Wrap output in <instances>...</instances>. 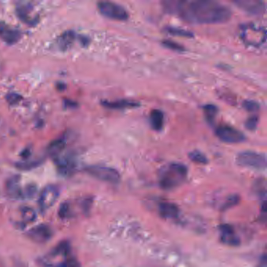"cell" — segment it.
Returning <instances> with one entry per match:
<instances>
[{
	"instance_id": "36",
	"label": "cell",
	"mask_w": 267,
	"mask_h": 267,
	"mask_svg": "<svg viewBox=\"0 0 267 267\" xmlns=\"http://www.w3.org/2000/svg\"><path fill=\"white\" fill-rule=\"evenodd\" d=\"M260 267H267V257L264 256V260H262L261 266Z\"/></svg>"
},
{
	"instance_id": "16",
	"label": "cell",
	"mask_w": 267,
	"mask_h": 267,
	"mask_svg": "<svg viewBox=\"0 0 267 267\" xmlns=\"http://www.w3.org/2000/svg\"><path fill=\"white\" fill-rule=\"evenodd\" d=\"M65 147H66V138L64 137H60L50 143L47 148V152L50 156L55 159L61 155Z\"/></svg>"
},
{
	"instance_id": "33",
	"label": "cell",
	"mask_w": 267,
	"mask_h": 267,
	"mask_svg": "<svg viewBox=\"0 0 267 267\" xmlns=\"http://www.w3.org/2000/svg\"><path fill=\"white\" fill-rule=\"evenodd\" d=\"M259 118L258 117L253 116L248 118L247 121L245 122V127L247 128L249 130H255L258 124Z\"/></svg>"
},
{
	"instance_id": "21",
	"label": "cell",
	"mask_w": 267,
	"mask_h": 267,
	"mask_svg": "<svg viewBox=\"0 0 267 267\" xmlns=\"http://www.w3.org/2000/svg\"><path fill=\"white\" fill-rule=\"evenodd\" d=\"M32 7L28 3L19 4L18 6H17V13L18 14V17L21 20H24V22L32 24V20L29 17V13Z\"/></svg>"
},
{
	"instance_id": "14",
	"label": "cell",
	"mask_w": 267,
	"mask_h": 267,
	"mask_svg": "<svg viewBox=\"0 0 267 267\" xmlns=\"http://www.w3.org/2000/svg\"><path fill=\"white\" fill-rule=\"evenodd\" d=\"M71 252H72V249H71L70 243L67 241H63L49 253L47 257L43 261H51L56 259L63 260L70 256Z\"/></svg>"
},
{
	"instance_id": "8",
	"label": "cell",
	"mask_w": 267,
	"mask_h": 267,
	"mask_svg": "<svg viewBox=\"0 0 267 267\" xmlns=\"http://www.w3.org/2000/svg\"><path fill=\"white\" fill-rule=\"evenodd\" d=\"M59 195L60 190L58 186L53 184L46 186L39 195V206L41 212H45L51 208L57 201Z\"/></svg>"
},
{
	"instance_id": "11",
	"label": "cell",
	"mask_w": 267,
	"mask_h": 267,
	"mask_svg": "<svg viewBox=\"0 0 267 267\" xmlns=\"http://www.w3.org/2000/svg\"><path fill=\"white\" fill-rule=\"evenodd\" d=\"M235 5L244 11L253 15H261L266 12L265 3L259 0H239L234 1Z\"/></svg>"
},
{
	"instance_id": "18",
	"label": "cell",
	"mask_w": 267,
	"mask_h": 267,
	"mask_svg": "<svg viewBox=\"0 0 267 267\" xmlns=\"http://www.w3.org/2000/svg\"><path fill=\"white\" fill-rule=\"evenodd\" d=\"M164 114L160 110L155 109L151 111L150 115V122H151V127L153 128L155 131L162 130L164 125Z\"/></svg>"
},
{
	"instance_id": "6",
	"label": "cell",
	"mask_w": 267,
	"mask_h": 267,
	"mask_svg": "<svg viewBox=\"0 0 267 267\" xmlns=\"http://www.w3.org/2000/svg\"><path fill=\"white\" fill-rule=\"evenodd\" d=\"M98 9L102 15L107 18L116 20H126L129 18L127 10L119 4L111 2H99Z\"/></svg>"
},
{
	"instance_id": "5",
	"label": "cell",
	"mask_w": 267,
	"mask_h": 267,
	"mask_svg": "<svg viewBox=\"0 0 267 267\" xmlns=\"http://www.w3.org/2000/svg\"><path fill=\"white\" fill-rule=\"evenodd\" d=\"M85 171L91 177L110 183H118L121 179L119 173L116 170L107 166H87Z\"/></svg>"
},
{
	"instance_id": "34",
	"label": "cell",
	"mask_w": 267,
	"mask_h": 267,
	"mask_svg": "<svg viewBox=\"0 0 267 267\" xmlns=\"http://www.w3.org/2000/svg\"><path fill=\"white\" fill-rule=\"evenodd\" d=\"M20 99H21V96L17 93H9L6 95L7 101L9 103H11V104H15V103H18Z\"/></svg>"
},
{
	"instance_id": "12",
	"label": "cell",
	"mask_w": 267,
	"mask_h": 267,
	"mask_svg": "<svg viewBox=\"0 0 267 267\" xmlns=\"http://www.w3.org/2000/svg\"><path fill=\"white\" fill-rule=\"evenodd\" d=\"M220 230V239L225 245L236 247L241 244V240L237 235L232 226L229 224H223L219 227Z\"/></svg>"
},
{
	"instance_id": "32",
	"label": "cell",
	"mask_w": 267,
	"mask_h": 267,
	"mask_svg": "<svg viewBox=\"0 0 267 267\" xmlns=\"http://www.w3.org/2000/svg\"><path fill=\"white\" fill-rule=\"evenodd\" d=\"M244 107H245L248 111L250 112H256L258 111L260 108V105L256 101L253 100H246L244 102Z\"/></svg>"
},
{
	"instance_id": "13",
	"label": "cell",
	"mask_w": 267,
	"mask_h": 267,
	"mask_svg": "<svg viewBox=\"0 0 267 267\" xmlns=\"http://www.w3.org/2000/svg\"><path fill=\"white\" fill-rule=\"evenodd\" d=\"M20 177L18 175L13 176L6 182V192L9 197L15 200L24 199V189L20 186Z\"/></svg>"
},
{
	"instance_id": "22",
	"label": "cell",
	"mask_w": 267,
	"mask_h": 267,
	"mask_svg": "<svg viewBox=\"0 0 267 267\" xmlns=\"http://www.w3.org/2000/svg\"><path fill=\"white\" fill-rule=\"evenodd\" d=\"M48 267H82L80 262L78 261L77 259L74 256L71 255L67 258L63 259L61 261L55 264H52Z\"/></svg>"
},
{
	"instance_id": "19",
	"label": "cell",
	"mask_w": 267,
	"mask_h": 267,
	"mask_svg": "<svg viewBox=\"0 0 267 267\" xmlns=\"http://www.w3.org/2000/svg\"><path fill=\"white\" fill-rule=\"evenodd\" d=\"M75 39H76V34L74 31H65V33H63L60 36L57 41L58 46L61 50H68L72 46V43H74Z\"/></svg>"
},
{
	"instance_id": "29",
	"label": "cell",
	"mask_w": 267,
	"mask_h": 267,
	"mask_svg": "<svg viewBox=\"0 0 267 267\" xmlns=\"http://www.w3.org/2000/svg\"><path fill=\"white\" fill-rule=\"evenodd\" d=\"M37 192V186L35 184H28L24 189V199H29L33 197Z\"/></svg>"
},
{
	"instance_id": "31",
	"label": "cell",
	"mask_w": 267,
	"mask_h": 267,
	"mask_svg": "<svg viewBox=\"0 0 267 267\" xmlns=\"http://www.w3.org/2000/svg\"><path fill=\"white\" fill-rule=\"evenodd\" d=\"M70 205L68 203H63L59 208V212H58V215L61 219H65V218L69 217L70 216Z\"/></svg>"
},
{
	"instance_id": "28",
	"label": "cell",
	"mask_w": 267,
	"mask_h": 267,
	"mask_svg": "<svg viewBox=\"0 0 267 267\" xmlns=\"http://www.w3.org/2000/svg\"><path fill=\"white\" fill-rule=\"evenodd\" d=\"M166 31H168V33L174 35H179V36H183V37H193V34L189 31L181 29V28H174V27H168L166 28Z\"/></svg>"
},
{
	"instance_id": "3",
	"label": "cell",
	"mask_w": 267,
	"mask_h": 267,
	"mask_svg": "<svg viewBox=\"0 0 267 267\" xmlns=\"http://www.w3.org/2000/svg\"><path fill=\"white\" fill-rule=\"evenodd\" d=\"M240 35L245 44L254 47H260L267 40L265 28L254 23L241 25Z\"/></svg>"
},
{
	"instance_id": "9",
	"label": "cell",
	"mask_w": 267,
	"mask_h": 267,
	"mask_svg": "<svg viewBox=\"0 0 267 267\" xmlns=\"http://www.w3.org/2000/svg\"><path fill=\"white\" fill-rule=\"evenodd\" d=\"M53 234V230L48 225L40 224L28 230L27 237L36 243L44 244L51 239Z\"/></svg>"
},
{
	"instance_id": "23",
	"label": "cell",
	"mask_w": 267,
	"mask_h": 267,
	"mask_svg": "<svg viewBox=\"0 0 267 267\" xmlns=\"http://www.w3.org/2000/svg\"><path fill=\"white\" fill-rule=\"evenodd\" d=\"M20 215H21L24 224L32 223V222L35 221L36 217H37L35 210L31 208H29V207H24V208H21Z\"/></svg>"
},
{
	"instance_id": "26",
	"label": "cell",
	"mask_w": 267,
	"mask_h": 267,
	"mask_svg": "<svg viewBox=\"0 0 267 267\" xmlns=\"http://www.w3.org/2000/svg\"><path fill=\"white\" fill-rule=\"evenodd\" d=\"M189 158L193 162L198 163V164L205 165L208 163V159L204 154L201 153L199 151H192L189 154Z\"/></svg>"
},
{
	"instance_id": "35",
	"label": "cell",
	"mask_w": 267,
	"mask_h": 267,
	"mask_svg": "<svg viewBox=\"0 0 267 267\" xmlns=\"http://www.w3.org/2000/svg\"><path fill=\"white\" fill-rule=\"evenodd\" d=\"M7 26L6 24H4V23L0 22V35H2L4 30L7 28Z\"/></svg>"
},
{
	"instance_id": "2",
	"label": "cell",
	"mask_w": 267,
	"mask_h": 267,
	"mask_svg": "<svg viewBox=\"0 0 267 267\" xmlns=\"http://www.w3.org/2000/svg\"><path fill=\"white\" fill-rule=\"evenodd\" d=\"M188 170L181 163H170L161 169L159 182L163 190H171L178 187L186 180Z\"/></svg>"
},
{
	"instance_id": "24",
	"label": "cell",
	"mask_w": 267,
	"mask_h": 267,
	"mask_svg": "<svg viewBox=\"0 0 267 267\" xmlns=\"http://www.w3.org/2000/svg\"><path fill=\"white\" fill-rule=\"evenodd\" d=\"M43 163V160H25L24 162H17V168L21 170H30L36 168Z\"/></svg>"
},
{
	"instance_id": "1",
	"label": "cell",
	"mask_w": 267,
	"mask_h": 267,
	"mask_svg": "<svg viewBox=\"0 0 267 267\" xmlns=\"http://www.w3.org/2000/svg\"><path fill=\"white\" fill-rule=\"evenodd\" d=\"M166 12L174 13L193 24H219L227 22L232 15L224 4L208 0H182L163 2Z\"/></svg>"
},
{
	"instance_id": "4",
	"label": "cell",
	"mask_w": 267,
	"mask_h": 267,
	"mask_svg": "<svg viewBox=\"0 0 267 267\" xmlns=\"http://www.w3.org/2000/svg\"><path fill=\"white\" fill-rule=\"evenodd\" d=\"M237 163L239 166L253 170H264L267 168V159L264 154L254 151H244L237 156Z\"/></svg>"
},
{
	"instance_id": "27",
	"label": "cell",
	"mask_w": 267,
	"mask_h": 267,
	"mask_svg": "<svg viewBox=\"0 0 267 267\" xmlns=\"http://www.w3.org/2000/svg\"><path fill=\"white\" fill-rule=\"evenodd\" d=\"M240 197L238 194H232V195L229 196L222 207V210L226 211L233 208V207L238 205Z\"/></svg>"
},
{
	"instance_id": "30",
	"label": "cell",
	"mask_w": 267,
	"mask_h": 267,
	"mask_svg": "<svg viewBox=\"0 0 267 267\" xmlns=\"http://www.w3.org/2000/svg\"><path fill=\"white\" fill-rule=\"evenodd\" d=\"M162 45L166 46V48L170 49V50H174L175 51L182 52L184 51V47L178 44V43L173 42L170 40H165L162 42Z\"/></svg>"
},
{
	"instance_id": "20",
	"label": "cell",
	"mask_w": 267,
	"mask_h": 267,
	"mask_svg": "<svg viewBox=\"0 0 267 267\" xmlns=\"http://www.w3.org/2000/svg\"><path fill=\"white\" fill-rule=\"evenodd\" d=\"M0 37L2 38V40L7 44H14L20 39V32L17 30L12 29L7 26V28L4 30L2 35H0Z\"/></svg>"
},
{
	"instance_id": "10",
	"label": "cell",
	"mask_w": 267,
	"mask_h": 267,
	"mask_svg": "<svg viewBox=\"0 0 267 267\" xmlns=\"http://www.w3.org/2000/svg\"><path fill=\"white\" fill-rule=\"evenodd\" d=\"M54 162L57 170L63 177H70L76 171V162L71 155H60L54 159Z\"/></svg>"
},
{
	"instance_id": "25",
	"label": "cell",
	"mask_w": 267,
	"mask_h": 267,
	"mask_svg": "<svg viewBox=\"0 0 267 267\" xmlns=\"http://www.w3.org/2000/svg\"><path fill=\"white\" fill-rule=\"evenodd\" d=\"M204 113H205V118L207 121L210 123L213 122L218 114V107L213 104H208L203 107Z\"/></svg>"
},
{
	"instance_id": "17",
	"label": "cell",
	"mask_w": 267,
	"mask_h": 267,
	"mask_svg": "<svg viewBox=\"0 0 267 267\" xmlns=\"http://www.w3.org/2000/svg\"><path fill=\"white\" fill-rule=\"evenodd\" d=\"M102 104L103 107L110 109L134 108L140 106V103L137 102L127 99H121L117 101H103Z\"/></svg>"
},
{
	"instance_id": "7",
	"label": "cell",
	"mask_w": 267,
	"mask_h": 267,
	"mask_svg": "<svg viewBox=\"0 0 267 267\" xmlns=\"http://www.w3.org/2000/svg\"><path fill=\"white\" fill-rule=\"evenodd\" d=\"M216 134L219 140L227 144H238L245 141V134L230 125H220L216 129Z\"/></svg>"
},
{
	"instance_id": "15",
	"label": "cell",
	"mask_w": 267,
	"mask_h": 267,
	"mask_svg": "<svg viewBox=\"0 0 267 267\" xmlns=\"http://www.w3.org/2000/svg\"><path fill=\"white\" fill-rule=\"evenodd\" d=\"M161 217L166 219H176L179 217V208L174 203L162 202L159 205Z\"/></svg>"
}]
</instances>
